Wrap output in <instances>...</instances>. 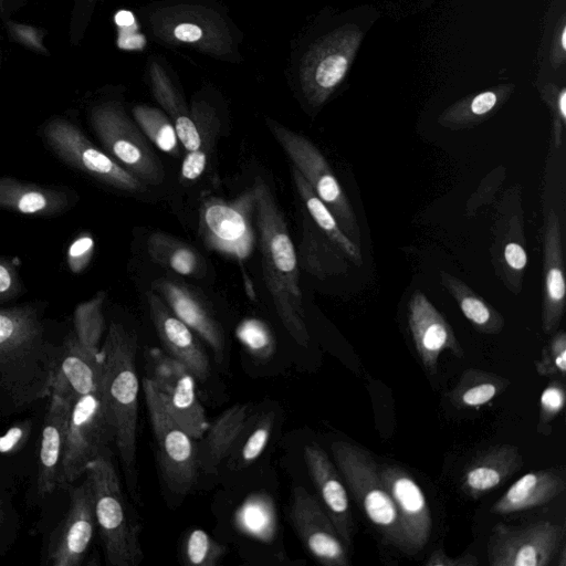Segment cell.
<instances>
[{"label": "cell", "mask_w": 566, "mask_h": 566, "mask_svg": "<svg viewBox=\"0 0 566 566\" xmlns=\"http://www.w3.org/2000/svg\"><path fill=\"white\" fill-rule=\"evenodd\" d=\"M60 349L34 307L0 310V417L27 411L50 396Z\"/></svg>", "instance_id": "obj_1"}, {"label": "cell", "mask_w": 566, "mask_h": 566, "mask_svg": "<svg viewBox=\"0 0 566 566\" xmlns=\"http://www.w3.org/2000/svg\"><path fill=\"white\" fill-rule=\"evenodd\" d=\"M147 34L168 48H187L240 63L242 32L216 0H159L139 10Z\"/></svg>", "instance_id": "obj_2"}, {"label": "cell", "mask_w": 566, "mask_h": 566, "mask_svg": "<svg viewBox=\"0 0 566 566\" xmlns=\"http://www.w3.org/2000/svg\"><path fill=\"white\" fill-rule=\"evenodd\" d=\"M137 337L122 323L112 322L99 349V395L112 427L114 443L130 494L138 500L137 421L138 375Z\"/></svg>", "instance_id": "obj_3"}, {"label": "cell", "mask_w": 566, "mask_h": 566, "mask_svg": "<svg viewBox=\"0 0 566 566\" xmlns=\"http://www.w3.org/2000/svg\"><path fill=\"white\" fill-rule=\"evenodd\" d=\"M261 265L266 289L284 328L301 346L310 343L300 286L298 261L284 216L264 179L253 184Z\"/></svg>", "instance_id": "obj_4"}, {"label": "cell", "mask_w": 566, "mask_h": 566, "mask_svg": "<svg viewBox=\"0 0 566 566\" xmlns=\"http://www.w3.org/2000/svg\"><path fill=\"white\" fill-rule=\"evenodd\" d=\"M360 39L359 30L347 24L291 49L287 77L306 105L317 108L331 97L346 76Z\"/></svg>", "instance_id": "obj_5"}, {"label": "cell", "mask_w": 566, "mask_h": 566, "mask_svg": "<svg viewBox=\"0 0 566 566\" xmlns=\"http://www.w3.org/2000/svg\"><path fill=\"white\" fill-rule=\"evenodd\" d=\"M93 496L96 526L111 566H137L144 554L139 528L129 513L109 449L90 462L85 470Z\"/></svg>", "instance_id": "obj_6"}, {"label": "cell", "mask_w": 566, "mask_h": 566, "mask_svg": "<svg viewBox=\"0 0 566 566\" xmlns=\"http://www.w3.org/2000/svg\"><path fill=\"white\" fill-rule=\"evenodd\" d=\"M331 449L338 471L367 518L388 544L407 554L395 503L380 479L379 465L371 453L343 440L334 441Z\"/></svg>", "instance_id": "obj_7"}, {"label": "cell", "mask_w": 566, "mask_h": 566, "mask_svg": "<svg viewBox=\"0 0 566 566\" xmlns=\"http://www.w3.org/2000/svg\"><path fill=\"white\" fill-rule=\"evenodd\" d=\"M265 123L293 167L328 207L346 235L360 247V229L356 213L325 156L304 135L272 118H265Z\"/></svg>", "instance_id": "obj_8"}, {"label": "cell", "mask_w": 566, "mask_h": 566, "mask_svg": "<svg viewBox=\"0 0 566 566\" xmlns=\"http://www.w3.org/2000/svg\"><path fill=\"white\" fill-rule=\"evenodd\" d=\"M143 390L163 479L172 493L186 495L200 469L195 439L169 415L148 377L143 379Z\"/></svg>", "instance_id": "obj_9"}, {"label": "cell", "mask_w": 566, "mask_h": 566, "mask_svg": "<svg viewBox=\"0 0 566 566\" xmlns=\"http://www.w3.org/2000/svg\"><path fill=\"white\" fill-rule=\"evenodd\" d=\"M91 120L102 144L119 165L142 181L163 182L165 174L160 160L122 105L99 104L93 108Z\"/></svg>", "instance_id": "obj_10"}, {"label": "cell", "mask_w": 566, "mask_h": 566, "mask_svg": "<svg viewBox=\"0 0 566 566\" xmlns=\"http://www.w3.org/2000/svg\"><path fill=\"white\" fill-rule=\"evenodd\" d=\"M253 217V188L233 200L207 198L200 208L199 232L210 250L242 261L250 255L254 245Z\"/></svg>", "instance_id": "obj_11"}, {"label": "cell", "mask_w": 566, "mask_h": 566, "mask_svg": "<svg viewBox=\"0 0 566 566\" xmlns=\"http://www.w3.org/2000/svg\"><path fill=\"white\" fill-rule=\"evenodd\" d=\"M111 442L113 431L99 391L78 398L69 417L61 488L85 474L87 464L108 450Z\"/></svg>", "instance_id": "obj_12"}, {"label": "cell", "mask_w": 566, "mask_h": 566, "mask_svg": "<svg viewBox=\"0 0 566 566\" xmlns=\"http://www.w3.org/2000/svg\"><path fill=\"white\" fill-rule=\"evenodd\" d=\"M147 370L169 415L195 440L201 439L209 422L196 392L193 374L159 348L148 350Z\"/></svg>", "instance_id": "obj_13"}, {"label": "cell", "mask_w": 566, "mask_h": 566, "mask_svg": "<svg viewBox=\"0 0 566 566\" xmlns=\"http://www.w3.org/2000/svg\"><path fill=\"white\" fill-rule=\"evenodd\" d=\"M565 527L551 521L496 524L486 546L491 566H548L564 545Z\"/></svg>", "instance_id": "obj_14"}, {"label": "cell", "mask_w": 566, "mask_h": 566, "mask_svg": "<svg viewBox=\"0 0 566 566\" xmlns=\"http://www.w3.org/2000/svg\"><path fill=\"white\" fill-rule=\"evenodd\" d=\"M490 256L497 279L511 293L518 295L528 262L518 189H509L499 203L492 228Z\"/></svg>", "instance_id": "obj_15"}, {"label": "cell", "mask_w": 566, "mask_h": 566, "mask_svg": "<svg viewBox=\"0 0 566 566\" xmlns=\"http://www.w3.org/2000/svg\"><path fill=\"white\" fill-rule=\"evenodd\" d=\"M65 516L46 544L44 563L51 566H80L85 559L96 528L94 496L90 480L70 484Z\"/></svg>", "instance_id": "obj_16"}, {"label": "cell", "mask_w": 566, "mask_h": 566, "mask_svg": "<svg viewBox=\"0 0 566 566\" xmlns=\"http://www.w3.org/2000/svg\"><path fill=\"white\" fill-rule=\"evenodd\" d=\"M45 134L56 154L71 165L119 190L129 192L144 190L140 179L93 145L72 124L54 120L46 127Z\"/></svg>", "instance_id": "obj_17"}, {"label": "cell", "mask_w": 566, "mask_h": 566, "mask_svg": "<svg viewBox=\"0 0 566 566\" xmlns=\"http://www.w3.org/2000/svg\"><path fill=\"white\" fill-rule=\"evenodd\" d=\"M292 525L307 552L324 566L350 565L347 547L318 500L295 486L290 507Z\"/></svg>", "instance_id": "obj_18"}, {"label": "cell", "mask_w": 566, "mask_h": 566, "mask_svg": "<svg viewBox=\"0 0 566 566\" xmlns=\"http://www.w3.org/2000/svg\"><path fill=\"white\" fill-rule=\"evenodd\" d=\"M379 475L395 503L407 544V555H415L427 545L432 528L431 512L424 493L416 480L399 465L381 464Z\"/></svg>", "instance_id": "obj_19"}, {"label": "cell", "mask_w": 566, "mask_h": 566, "mask_svg": "<svg viewBox=\"0 0 566 566\" xmlns=\"http://www.w3.org/2000/svg\"><path fill=\"white\" fill-rule=\"evenodd\" d=\"M407 322L418 356L429 374H436L442 352L450 350L459 358L464 356L452 326L421 291H415L409 298Z\"/></svg>", "instance_id": "obj_20"}, {"label": "cell", "mask_w": 566, "mask_h": 566, "mask_svg": "<svg viewBox=\"0 0 566 566\" xmlns=\"http://www.w3.org/2000/svg\"><path fill=\"white\" fill-rule=\"evenodd\" d=\"M542 248V328L545 334H552L557 331L564 316L566 305L562 223L559 216L552 207H548L544 210Z\"/></svg>", "instance_id": "obj_21"}, {"label": "cell", "mask_w": 566, "mask_h": 566, "mask_svg": "<svg viewBox=\"0 0 566 566\" xmlns=\"http://www.w3.org/2000/svg\"><path fill=\"white\" fill-rule=\"evenodd\" d=\"M101 374L99 353L87 349L71 333L61 344L50 396L55 395L73 405L78 398L99 391Z\"/></svg>", "instance_id": "obj_22"}, {"label": "cell", "mask_w": 566, "mask_h": 566, "mask_svg": "<svg viewBox=\"0 0 566 566\" xmlns=\"http://www.w3.org/2000/svg\"><path fill=\"white\" fill-rule=\"evenodd\" d=\"M146 295L150 318L166 353L182 363L196 379L205 381L210 375V363L193 331L169 310L156 292L148 291Z\"/></svg>", "instance_id": "obj_23"}, {"label": "cell", "mask_w": 566, "mask_h": 566, "mask_svg": "<svg viewBox=\"0 0 566 566\" xmlns=\"http://www.w3.org/2000/svg\"><path fill=\"white\" fill-rule=\"evenodd\" d=\"M147 77L155 99L168 115L185 150H198L209 156L212 145L205 142L190 107L172 78V72L156 56L148 61Z\"/></svg>", "instance_id": "obj_24"}, {"label": "cell", "mask_w": 566, "mask_h": 566, "mask_svg": "<svg viewBox=\"0 0 566 566\" xmlns=\"http://www.w3.org/2000/svg\"><path fill=\"white\" fill-rule=\"evenodd\" d=\"M304 460L324 509L348 548L354 523L348 494L338 469L317 444H307L304 448Z\"/></svg>", "instance_id": "obj_25"}, {"label": "cell", "mask_w": 566, "mask_h": 566, "mask_svg": "<svg viewBox=\"0 0 566 566\" xmlns=\"http://www.w3.org/2000/svg\"><path fill=\"white\" fill-rule=\"evenodd\" d=\"M153 287L169 310L210 346L217 359L222 360L223 331L202 300L187 285L168 279L156 280Z\"/></svg>", "instance_id": "obj_26"}, {"label": "cell", "mask_w": 566, "mask_h": 566, "mask_svg": "<svg viewBox=\"0 0 566 566\" xmlns=\"http://www.w3.org/2000/svg\"><path fill=\"white\" fill-rule=\"evenodd\" d=\"M49 398L39 449L36 489L40 496L61 488L65 437L72 408L69 401L55 395Z\"/></svg>", "instance_id": "obj_27"}, {"label": "cell", "mask_w": 566, "mask_h": 566, "mask_svg": "<svg viewBox=\"0 0 566 566\" xmlns=\"http://www.w3.org/2000/svg\"><path fill=\"white\" fill-rule=\"evenodd\" d=\"M524 460L517 447L500 443L478 454L462 476L461 490L472 499L501 486L523 467Z\"/></svg>", "instance_id": "obj_28"}, {"label": "cell", "mask_w": 566, "mask_h": 566, "mask_svg": "<svg viewBox=\"0 0 566 566\" xmlns=\"http://www.w3.org/2000/svg\"><path fill=\"white\" fill-rule=\"evenodd\" d=\"M565 486V478L559 470L549 468L528 472L504 492L491 512L509 515L545 505L563 493Z\"/></svg>", "instance_id": "obj_29"}, {"label": "cell", "mask_w": 566, "mask_h": 566, "mask_svg": "<svg viewBox=\"0 0 566 566\" xmlns=\"http://www.w3.org/2000/svg\"><path fill=\"white\" fill-rule=\"evenodd\" d=\"M251 406L237 403L221 412L207 427L198 452L199 468L205 472L214 469L232 452L250 419Z\"/></svg>", "instance_id": "obj_30"}, {"label": "cell", "mask_w": 566, "mask_h": 566, "mask_svg": "<svg viewBox=\"0 0 566 566\" xmlns=\"http://www.w3.org/2000/svg\"><path fill=\"white\" fill-rule=\"evenodd\" d=\"M346 256L333 244L308 217L302 218L300 262L311 275L324 280L344 273Z\"/></svg>", "instance_id": "obj_31"}, {"label": "cell", "mask_w": 566, "mask_h": 566, "mask_svg": "<svg viewBox=\"0 0 566 566\" xmlns=\"http://www.w3.org/2000/svg\"><path fill=\"white\" fill-rule=\"evenodd\" d=\"M439 279L475 331L488 335H496L502 332L505 324L504 317L481 295L447 271H440Z\"/></svg>", "instance_id": "obj_32"}, {"label": "cell", "mask_w": 566, "mask_h": 566, "mask_svg": "<svg viewBox=\"0 0 566 566\" xmlns=\"http://www.w3.org/2000/svg\"><path fill=\"white\" fill-rule=\"evenodd\" d=\"M292 175L297 193L316 227L342 251L347 260L361 266L360 247L346 235L328 207L316 196L305 178L294 167Z\"/></svg>", "instance_id": "obj_33"}, {"label": "cell", "mask_w": 566, "mask_h": 566, "mask_svg": "<svg viewBox=\"0 0 566 566\" xmlns=\"http://www.w3.org/2000/svg\"><path fill=\"white\" fill-rule=\"evenodd\" d=\"M509 86L499 87L467 97L447 108L438 123L451 130L472 128L485 122L506 101Z\"/></svg>", "instance_id": "obj_34"}, {"label": "cell", "mask_w": 566, "mask_h": 566, "mask_svg": "<svg viewBox=\"0 0 566 566\" xmlns=\"http://www.w3.org/2000/svg\"><path fill=\"white\" fill-rule=\"evenodd\" d=\"M510 384L509 378L497 374L470 368L449 392V400L458 409L480 408L504 392Z\"/></svg>", "instance_id": "obj_35"}, {"label": "cell", "mask_w": 566, "mask_h": 566, "mask_svg": "<svg viewBox=\"0 0 566 566\" xmlns=\"http://www.w3.org/2000/svg\"><path fill=\"white\" fill-rule=\"evenodd\" d=\"M146 245L155 263L179 275L197 276L203 271V259L198 251L168 233L153 232Z\"/></svg>", "instance_id": "obj_36"}, {"label": "cell", "mask_w": 566, "mask_h": 566, "mask_svg": "<svg viewBox=\"0 0 566 566\" xmlns=\"http://www.w3.org/2000/svg\"><path fill=\"white\" fill-rule=\"evenodd\" d=\"M133 118L146 138L158 149L179 156L180 142L168 115L158 107L137 104L132 109Z\"/></svg>", "instance_id": "obj_37"}, {"label": "cell", "mask_w": 566, "mask_h": 566, "mask_svg": "<svg viewBox=\"0 0 566 566\" xmlns=\"http://www.w3.org/2000/svg\"><path fill=\"white\" fill-rule=\"evenodd\" d=\"M234 521L242 533L259 541L269 542L275 534L274 505L263 494L248 497L237 511Z\"/></svg>", "instance_id": "obj_38"}, {"label": "cell", "mask_w": 566, "mask_h": 566, "mask_svg": "<svg viewBox=\"0 0 566 566\" xmlns=\"http://www.w3.org/2000/svg\"><path fill=\"white\" fill-rule=\"evenodd\" d=\"M105 294L99 293L91 301L80 304L74 313V334L82 345L94 353H99L105 327L102 312Z\"/></svg>", "instance_id": "obj_39"}, {"label": "cell", "mask_w": 566, "mask_h": 566, "mask_svg": "<svg viewBox=\"0 0 566 566\" xmlns=\"http://www.w3.org/2000/svg\"><path fill=\"white\" fill-rule=\"evenodd\" d=\"M53 199L52 193L27 189L14 181L0 180V205L15 208L21 213L32 214L54 208Z\"/></svg>", "instance_id": "obj_40"}, {"label": "cell", "mask_w": 566, "mask_h": 566, "mask_svg": "<svg viewBox=\"0 0 566 566\" xmlns=\"http://www.w3.org/2000/svg\"><path fill=\"white\" fill-rule=\"evenodd\" d=\"M242 346L255 358L270 359L275 352V339L271 328L262 319L244 318L235 329Z\"/></svg>", "instance_id": "obj_41"}, {"label": "cell", "mask_w": 566, "mask_h": 566, "mask_svg": "<svg viewBox=\"0 0 566 566\" xmlns=\"http://www.w3.org/2000/svg\"><path fill=\"white\" fill-rule=\"evenodd\" d=\"M226 553L227 547L201 528L189 532L184 543L185 563L192 566H216Z\"/></svg>", "instance_id": "obj_42"}, {"label": "cell", "mask_w": 566, "mask_h": 566, "mask_svg": "<svg viewBox=\"0 0 566 566\" xmlns=\"http://www.w3.org/2000/svg\"><path fill=\"white\" fill-rule=\"evenodd\" d=\"M554 333L544 346L542 357L535 361V368L541 376L564 379L566 376V333L564 329Z\"/></svg>", "instance_id": "obj_43"}, {"label": "cell", "mask_w": 566, "mask_h": 566, "mask_svg": "<svg viewBox=\"0 0 566 566\" xmlns=\"http://www.w3.org/2000/svg\"><path fill=\"white\" fill-rule=\"evenodd\" d=\"M274 413L269 412L259 418L240 448L238 463L247 467L253 463L264 451L273 430Z\"/></svg>", "instance_id": "obj_44"}, {"label": "cell", "mask_w": 566, "mask_h": 566, "mask_svg": "<svg viewBox=\"0 0 566 566\" xmlns=\"http://www.w3.org/2000/svg\"><path fill=\"white\" fill-rule=\"evenodd\" d=\"M566 392L563 379H553L543 390L539 398L538 431L549 434L552 421L565 407Z\"/></svg>", "instance_id": "obj_45"}, {"label": "cell", "mask_w": 566, "mask_h": 566, "mask_svg": "<svg viewBox=\"0 0 566 566\" xmlns=\"http://www.w3.org/2000/svg\"><path fill=\"white\" fill-rule=\"evenodd\" d=\"M544 97L548 103L553 115V146L556 149H559L564 143V129L566 125V91L565 88H562L557 92L554 88L546 87Z\"/></svg>", "instance_id": "obj_46"}, {"label": "cell", "mask_w": 566, "mask_h": 566, "mask_svg": "<svg viewBox=\"0 0 566 566\" xmlns=\"http://www.w3.org/2000/svg\"><path fill=\"white\" fill-rule=\"evenodd\" d=\"M94 241L90 235L76 239L69 249V264L72 271H82L91 260Z\"/></svg>", "instance_id": "obj_47"}, {"label": "cell", "mask_w": 566, "mask_h": 566, "mask_svg": "<svg viewBox=\"0 0 566 566\" xmlns=\"http://www.w3.org/2000/svg\"><path fill=\"white\" fill-rule=\"evenodd\" d=\"M31 423L23 421L15 423L0 437V453H10L19 450L29 437Z\"/></svg>", "instance_id": "obj_48"}, {"label": "cell", "mask_w": 566, "mask_h": 566, "mask_svg": "<svg viewBox=\"0 0 566 566\" xmlns=\"http://www.w3.org/2000/svg\"><path fill=\"white\" fill-rule=\"evenodd\" d=\"M479 563L478 558L472 554H463L459 557H450L446 554L442 548L434 549L428 560L424 563L426 566H476Z\"/></svg>", "instance_id": "obj_49"}, {"label": "cell", "mask_w": 566, "mask_h": 566, "mask_svg": "<svg viewBox=\"0 0 566 566\" xmlns=\"http://www.w3.org/2000/svg\"><path fill=\"white\" fill-rule=\"evenodd\" d=\"M12 30L25 44L36 50L45 51L42 45L41 35L38 33L36 29L29 25L14 24Z\"/></svg>", "instance_id": "obj_50"}, {"label": "cell", "mask_w": 566, "mask_h": 566, "mask_svg": "<svg viewBox=\"0 0 566 566\" xmlns=\"http://www.w3.org/2000/svg\"><path fill=\"white\" fill-rule=\"evenodd\" d=\"M18 283L10 269L0 263V301L8 300L17 293Z\"/></svg>", "instance_id": "obj_51"}, {"label": "cell", "mask_w": 566, "mask_h": 566, "mask_svg": "<svg viewBox=\"0 0 566 566\" xmlns=\"http://www.w3.org/2000/svg\"><path fill=\"white\" fill-rule=\"evenodd\" d=\"M8 510H9V505L6 503L3 497L0 495V534L3 530L6 521H7V516L9 513Z\"/></svg>", "instance_id": "obj_52"}, {"label": "cell", "mask_w": 566, "mask_h": 566, "mask_svg": "<svg viewBox=\"0 0 566 566\" xmlns=\"http://www.w3.org/2000/svg\"><path fill=\"white\" fill-rule=\"evenodd\" d=\"M557 557H559V560H557V565L558 566H566V549H565V544L562 545V547L559 548V552L557 553L556 555Z\"/></svg>", "instance_id": "obj_53"}, {"label": "cell", "mask_w": 566, "mask_h": 566, "mask_svg": "<svg viewBox=\"0 0 566 566\" xmlns=\"http://www.w3.org/2000/svg\"><path fill=\"white\" fill-rule=\"evenodd\" d=\"M560 48L563 51L566 49V29L563 27L562 33H560Z\"/></svg>", "instance_id": "obj_54"}]
</instances>
